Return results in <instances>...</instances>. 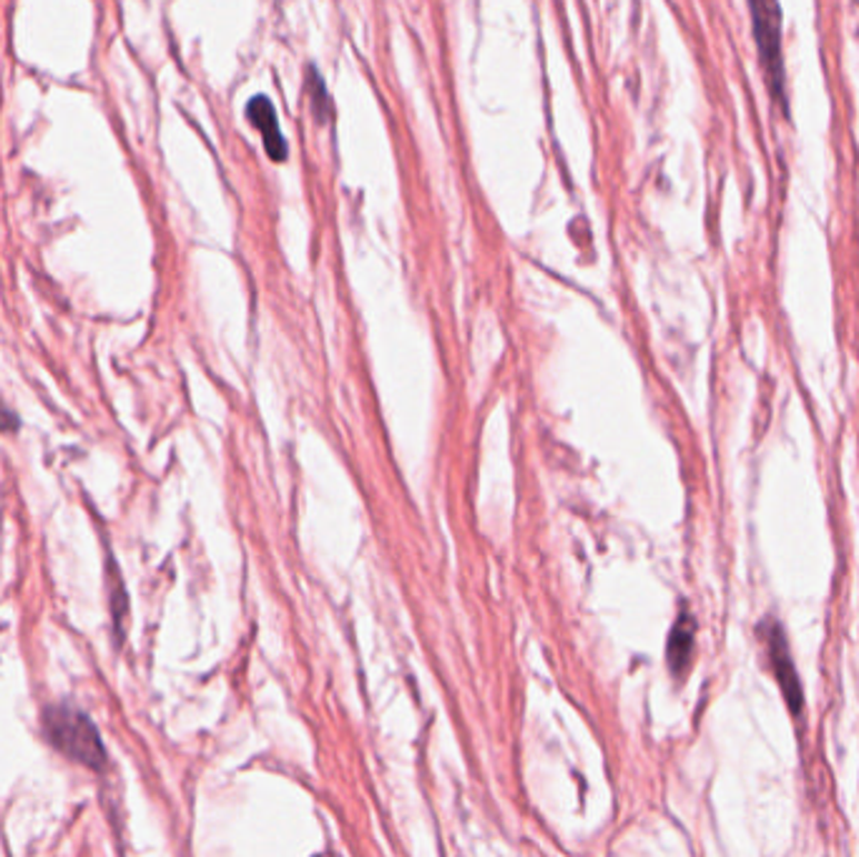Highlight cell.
<instances>
[{
	"label": "cell",
	"instance_id": "7a4b0ae2",
	"mask_svg": "<svg viewBox=\"0 0 859 857\" xmlns=\"http://www.w3.org/2000/svg\"><path fill=\"white\" fill-rule=\"evenodd\" d=\"M751 28H755L759 61L767 76L769 93L775 101L787 106L785 96V63H781V6L779 0H749Z\"/></svg>",
	"mask_w": 859,
	"mask_h": 857
},
{
	"label": "cell",
	"instance_id": "5b68a950",
	"mask_svg": "<svg viewBox=\"0 0 859 857\" xmlns=\"http://www.w3.org/2000/svg\"><path fill=\"white\" fill-rule=\"evenodd\" d=\"M691 647H693V621L683 616V619H679L677 629L671 631V641H669V664L673 667V671H681L687 667V661L691 657Z\"/></svg>",
	"mask_w": 859,
	"mask_h": 857
},
{
	"label": "cell",
	"instance_id": "277c9868",
	"mask_svg": "<svg viewBox=\"0 0 859 857\" xmlns=\"http://www.w3.org/2000/svg\"><path fill=\"white\" fill-rule=\"evenodd\" d=\"M767 641H769L771 661H775L777 674H779L781 689L787 691V699H789L791 709H797V707H799V684H797V679H795V669H791L785 634H779V629H775V634H769Z\"/></svg>",
	"mask_w": 859,
	"mask_h": 857
},
{
	"label": "cell",
	"instance_id": "6da1fadb",
	"mask_svg": "<svg viewBox=\"0 0 859 857\" xmlns=\"http://www.w3.org/2000/svg\"><path fill=\"white\" fill-rule=\"evenodd\" d=\"M43 735L63 757L89 769L106 765V749L99 729L71 705H56L43 711Z\"/></svg>",
	"mask_w": 859,
	"mask_h": 857
},
{
	"label": "cell",
	"instance_id": "3957f363",
	"mask_svg": "<svg viewBox=\"0 0 859 857\" xmlns=\"http://www.w3.org/2000/svg\"><path fill=\"white\" fill-rule=\"evenodd\" d=\"M247 117H249V121H252L259 131H262L264 147H267L269 157L277 159V161H282L287 157V149H284L282 133H279V127H277L274 106L269 103L264 96H257V99L249 103Z\"/></svg>",
	"mask_w": 859,
	"mask_h": 857
}]
</instances>
